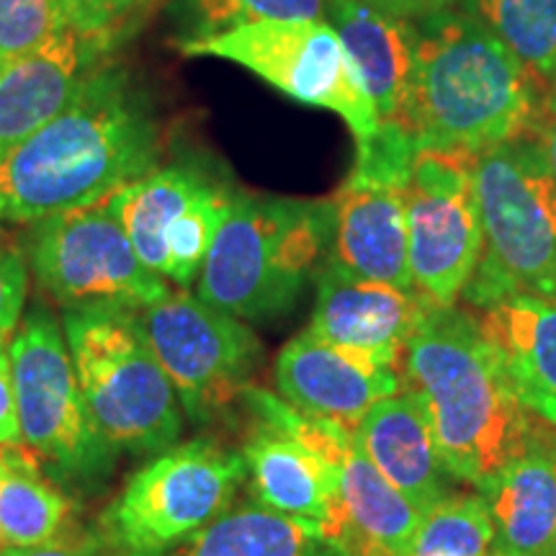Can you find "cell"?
Instances as JSON below:
<instances>
[{
	"label": "cell",
	"mask_w": 556,
	"mask_h": 556,
	"mask_svg": "<svg viewBox=\"0 0 556 556\" xmlns=\"http://www.w3.org/2000/svg\"><path fill=\"white\" fill-rule=\"evenodd\" d=\"M157 163L160 127L142 86L99 62L58 116L0 160V222L29 225L111 197Z\"/></svg>",
	"instance_id": "1"
},
{
	"label": "cell",
	"mask_w": 556,
	"mask_h": 556,
	"mask_svg": "<svg viewBox=\"0 0 556 556\" xmlns=\"http://www.w3.org/2000/svg\"><path fill=\"white\" fill-rule=\"evenodd\" d=\"M400 377L456 482L482 490L531 441V420L500 353L456 304L428 307L402 353Z\"/></svg>",
	"instance_id": "2"
},
{
	"label": "cell",
	"mask_w": 556,
	"mask_h": 556,
	"mask_svg": "<svg viewBox=\"0 0 556 556\" xmlns=\"http://www.w3.org/2000/svg\"><path fill=\"white\" fill-rule=\"evenodd\" d=\"M407 127L417 148L477 157L536 135L546 88L471 13L417 21Z\"/></svg>",
	"instance_id": "3"
},
{
	"label": "cell",
	"mask_w": 556,
	"mask_h": 556,
	"mask_svg": "<svg viewBox=\"0 0 556 556\" xmlns=\"http://www.w3.org/2000/svg\"><path fill=\"white\" fill-rule=\"evenodd\" d=\"M332 250L330 201L235 193L197 294L242 323L289 315Z\"/></svg>",
	"instance_id": "4"
},
{
	"label": "cell",
	"mask_w": 556,
	"mask_h": 556,
	"mask_svg": "<svg viewBox=\"0 0 556 556\" xmlns=\"http://www.w3.org/2000/svg\"><path fill=\"white\" fill-rule=\"evenodd\" d=\"M484 248L462 299L486 309L516 294L556 299V180L536 137L475 157Z\"/></svg>",
	"instance_id": "5"
},
{
	"label": "cell",
	"mask_w": 556,
	"mask_h": 556,
	"mask_svg": "<svg viewBox=\"0 0 556 556\" xmlns=\"http://www.w3.org/2000/svg\"><path fill=\"white\" fill-rule=\"evenodd\" d=\"M62 330L88 415L103 441L131 454H163L176 446L184 409L139 312H65Z\"/></svg>",
	"instance_id": "6"
},
{
	"label": "cell",
	"mask_w": 556,
	"mask_h": 556,
	"mask_svg": "<svg viewBox=\"0 0 556 556\" xmlns=\"http://www.w3.org/2000/svg\"><path fill=\"white\" fill-rule=\"evenodd\" d=\"M9 353L21 448L54 479L90 484L106 477L116 451L90 420L60 319L45 304L31 307Z\"/></svg>",
	"instance_id": "7"
},
{
	"label": "cell",
	"mask_w": 556,
	"mask_h": 556,
	"mask_svg": "<svg viewBox=\"0 0 556 556\" xmlns=\"http://www.w3.org/2000/svg\"><path fill=\"white\" fill-rule=\"evenodd\" d=\"M245 458L212 438L165 448L129 479L101 516V539L119 556H160L229 510Z\"/></svg>",
	"instance_id": "8"
},
{
	"label": "cell",
	"mask_w": 556,
	"mask_h": 556,
	"mask_svg": "<svg viewBox=\"0 0 556 556\" xmlns=\"http://www.w3.org/2000/svg\"><path fill=\"white\" fill-rule=\"evenodd\" d=\"M31 268L65 312H142L173 289L144 266L111 197L34 222Z\"/></svg>",
	"instance_id": "9"
},
{
	"label": "cell",
	"mask_w": 556,
	"mask_h": 556,
	"mask_svg": "<svg viewBox=\"0 0 556 556\" xmlns=\"http://www.w3.org/2000/svg\"><path fill=\"white\" fill-rule=\"evenodd\" d=\"M178 52L227 60L291 101L332 111L353 131L356 148L381 127L338 34L325 21H263L208 39L178 41Z\"/></svg>",
	"instance_id": "10"
},
{
	"label": "cell",
	"mask_w": 556,
	"mask_h": 556,
	"mask_svg": "<svg viewBox=\"0 0 556 556\" xmlns=\"http://www.w3.org/2000/svg\"><path fill=\"white\" fill-rule=\"evenodd\" d=\"M139 319L193 422L204 426L242 400L263 356L258 336L242 319L178 287L139 312Z\"/></svg>",
	"instance_id": "11"
},
{
	"label": "cell",
	"mask_w": 556,
	"mask_h": 556,
	"mask_svg": "<svg viewBox=\"0 0 556 556\" xmlns=\"http://www.w3.org/2000/svg\"><path fill=\"white\" fill-rule=\"evenodd\" d=\"M405 206L413 287L430 307H454L484 248L475 157L417 148Z\"/></svg>",
	"instance_id": "12"
},
{
	"label": "cell",
	"mask_w": 556,
	"mask_h": 556,
	"mask_svg": "<svg viewBox=\"0 0 556 556\" xmlns=\"http://www.w3.org/2000/svg\"><path fill=\"white\" fill-rule=\"evenodd\" d=\"M235 193L193 165H165L111 193L144 266L170 287L197 283Z\"/></svg>",
	"instance_id": "13"
},
{
	"label": "cell",
	"mask_w": 556,
	"mask_h": 556,
	"mask_svg": "<svg viewBox=\"0 0 556 556\" xmlns=\"http://www.w3.org/2000/svg\"><path fill=\"white\" fill-rule=\"evenodd\" d=\"M409 173L356 163L351 176L330 199V261L351 274L415 291L407 258Z\"/></svg>",
	"instance_id": "14"
},
{
	"label": "cell",
	"mask_w": 556,
	"mask_h": 556,
	"mask_svg": "<svg viewBox=\"0 0 556 556\" xmlns=\"http://www.w3.org/2000/svg\"><path fill=\"white\" fill-rule=\"evenodd\" d=\"M430 304L417 291L351 274L328 261L317 276L309 336L397 368Z\"/></svg>",
	"instance_id": "15"
},
{
	"label": "cell",
	"mask_w": 556,
	"mask_h": 556,
	"mask_svg": "<svg viewBox=\"0 0 556 556\" xmlns=\"http://www.w3.org/2000/svg\"><path fill=\"white\" fill-rule=\"evenodd\" d=\"M278 397L296 413L356 428L377 402L402 392L397 368L325 343L307 330L291 338L276 358Z\"/></svg>",
	"instance_id": "16"
},
{
	"label": "cell",
	"mask_w": 556,
	"mask_h": 556,
	"mask_svg": "<svg viewBox=\"0 0 556 556\" xmlns=\"http://www.w3.org/2000/svg\"><path fill=\"white\" fill-rule=\"evenodd\" d=\"M106 47L67 29L45 47L0 67V160L58 116Z\"/></svg>",
	"instance_id": "17"
},
{
	"label": "cell",
	"mask_w": 556,
	"mask_h": 556,
	"mask_svg": "<svg viewBox=\"0 0 556 556\" xmlns=\"http://www.w3.org/2000/svg\"><path fill=\"white\" fill-rule=\"evenodd\" d=\"M242 458L261 505L319 523L328 539L340 546L343 507L338 471L328 458L263 420L242 446Z\"/></svg>",
	"instance_id": "18"
},
{
	"label": "cell",
	"mask_w": 556,
	"mask_h": 556,
	"mask_svg": "<svg viewBox=\"0 0 556 556\" xmlns=\"http://www.w3.org/2000/svg\"><path fill=\"white\" fill-rule=\"evenodd\" d=\"M325 24L338 34L379 122L407 127L415 78V26L387 16L366 0H330Z\"/></svg>",
	"instance_id": "19"
},
{
	"label": "cell",
	"mask_w": 556,
	"mask_h": 556,
	"mask_svg": "<svg viewBox=\"0 0 556 556\" xmlns=\"http://www.w3.org/2000/svg\"><path fill=\"white\" fill-rule=\"evenodd\" d=\"M490 510L492 556H554L556 451L554 438L531 435L526 448L479 490Z\"/></svg>",
	"instance_id": "20"
},
{
	"label": "cell",
	"mask_w": 556,
	"mask_h": 556,
	"mask_svg": "<svg viewBox=\"0 0 556 556\" xmlns=\"http://www.w3.org/2000/svg\"><path fill=\"white\" fill-rule=\"evenodd\" d=\"M477 323L500 353L526 413L556 428V299L507 296L479 309Z\"/></svg>",
	"instance_id": "21"
},
{
	"label": "cell",
	"mask_w": 556,
	"mask_h": 556,
	"mask_svg": "<svg viewBox=\"0 0 556 556\" xmlns=\"http://www.w3.org/2000/svg\"><path fill=\"white\" fill-rule=\"evenodd\" d=\"M353 430L361 451L379 475L422 513L448 497L451 477L438 458L426 415L405 389L377 402Z\"/></svg>",
	"instance_id": "22"
},
{
	"label": "cell",
	"mask_w": 556,
	"mask_h": 556,
	"mask_svg": "<svg viewBox=\"0 0 556 556\" xmlns=\"http://www.w3.org/2000/svg\"><path fill=\"white\" fill-rule=\"evenodd\" d=\"M160 556H345L323 526L266 505L229 507L170 552Z\"/></svg>",
	"instance_id": "23"
},
{
	"label": "cell",
	"mask_w": 556,
	"mask_h": 556,
	"mask_svg": "<svg viewBox=\"0 0 556 556\" xmlns=\"http://www.w3.org/2000/svg\"><path fill=\"white\" fill-rule=\"evenodd\" d=\"M0 479V548L41 546L65 536L70 523L67 495L39 471L37 458L21 446H3Z\"/></svg>",
	"instance_id": "24"
},
{
	"label": "cell",
	"mask_w": 556,
	"mask_h": 556,
	"mask_svg": "<svg viewBox=\"0 0 556 556\" xmlns=\"http://www.w3.org/2000/svg\"><path fill=\"white\" fill-rule=\"evenodd\" d=\"M546 90L556 88V0H462Z\"/></svg>",
	"instance_id": "25"
},
{
	"label": "cell",
	"mask_w": 556,
	"mask_h": 556,
	"mask_svg": "<svg viewBox=\"0 0 556 556\" xmlns=\"http://www.w3.org/2000/svg\"><path fill=\"white\" fill-rule=\"evenodd\" d=\"M495 528L482 495H448L428 507L407 556H492Z\"/></svg>",
	"instance_id": "26"
},
{
	"label": "cell",
	"mask_w": 556,
	"mask_h": 556,
	"mask_svg": "<svg viewBox=\"0 0 556 556\" xmlns=\"http://www.w3.org/2000/svg\"><path fill=\"white\" fill-rule=\"evenodd\" d=\"M330 0H176L180 41L227 34L263 21H325Z\"/></svg>",
	"instance_id": "27"
},
{
	"label": "cell",
	"mask_w": 556,
	"mask_h": 556,
	"mask_svg": "<svg viewBox=\"0 0 556 556\" xmlns=\"http://www.w3.org/2000/svg\"><path fill=\"white\" fill-rule=\"evenodd\" d=\"M67 29H75L70 0H0V67Z\"/></svg>",
	"instance_id": "28"
},
{
	"label": "cell",
	"mask_w": 556,
	"mask_h": 556,
	"mask_svg": "<svg viewBox=\"0 0 556 556\" xmlns=\"http://www.w3.org/2000/svg\"><path fill=\"white\" fill-rule=\"evenodd\" d=\"M70 3H73L75 29L99 39L109 50L129 26L139 24L163 0H70Z\"/></svg>",
	"instance_id": "29"
},
{
	"label": "cell",
	"mask_w": 556,
	"mask_h": 556,
	"mask_svg": "<svg viewBox=\"0 0 556 556\" xmlns=\"http://www.w3.org/2000/svg\"><path fill=\"white\" fill-rule=\"evenodd\" d=\"M29 296V263L24 248L0 229V338L11 340L24 319Z\"/></svg>",
	"instance_id": "30"
},
{
	"label": "cell",
	"mask_w": 556,
	"mask_h": 556,
	"mask_svg": "<svg viewBox=\"0 0 556 556\" xmlns=\"http://www.w3.org/2000/svg\"><path fill=\"white\" fill-rule=\"evenodd\" d=\"M0 556H119L106 541L96 539H78V536H62L52 544L41 546H3Z\"/></svg>",
	"instance_id": "31"
},
{
	"label": "cell",
	"mask_w": 556,
	"mask_h": 556,
	"mask_svg": "<svg viewBox=\"0 0 556 556\" xmlns=\"http://www.w3.org/2000/svg\"><path fill=\"white\" fill-rule=\"evenodd\" d=\"M9 343L11 340L0 338V446H21L16 402H13Z\"/></svg>",
	"instance_id": "32"
},
{
	"label": "cell",
	"mask_w": 556,
	"mask_h": 556,
	"mask_svg": "<svg viewBox=\"0 0 556 556\" xmlns=\"http://www.w3.org/2000/svg\"><path fill=\"white\" fill-rule=\"evenodd\" d=\"M366 3L381 13H387V16L407 21V24H417L422 18L458 9L462 0H366Z\"/></svg>",
	"instance_id": "33"
},
{
	"label": "cell",
	"mask_w": 556,
	"mask_h": 556,
	"mask_svg": "<svg viewBox=\"0 0 556 556\" xmlns=\"http://www.w3.org/2000/svg\"><path fill=\"white\" fill-rule=\"evenodd\" d=\"M539 148L544 152V160L552 170V176L556 180V88L546 90L544 96V109H541L539 124H536V135Z\"/></svg>",
	"instance_id": "34"
},
{
	"label": "cell",
	"mask_w": 556,
	"mask_h": 556,
	"mask_svg": "<svg viewBox=\"0 0 556 556\" xmlns=\"http://www.w3.org/2000/svg\"><path fill=\"white\" fill-rule=\"evenodd\" d=\"M3 469H5V462H3V446H0V479H3Z\"/></svg>",
	"instance_id": "35"
},
{
	"label": "cell",
	"mask_w": 556,
	"mask_h": 556,
	"mask_svg": "<svg viewBox=\"0 0 556 556\" xmlns=\"http://www.w3.org/2000/svg\"><path fill=\"white\" fill-rule=\"evenodd\" d=\"M554 451H556V438H554ZM554 556H556V548H554Z\"/></svg>",
	"instance_id": "36"
}]
</instances>
